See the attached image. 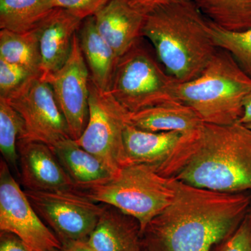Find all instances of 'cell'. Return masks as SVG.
<instances>
[{
    "mask_svg": "<svg viewBox=\"0 0 251 251\" xmlns=\"http://www.w3.org/2000/svg\"><path fill=\"white\" fill-rule=\"evenodd\" d=\"M174 188L173 202L142 233L146 250L210 251L239 227L250 209L251 192H217L175 179Z\"/></svg>",
    "mask_w": 251,
    "mask_h": 251,
    "instance_id": "obj_1",
    "label": "cell"
},
{
    "mask_svg": "<svg viewBox=\"0 0 251 251\" xmlns=\"http://www.w3.org/2000/svg\"><path fill=\"white\" fill-rule=\"evenodd\" d=\"M174 179L217 192H251V130L239 123L204 122Z\"/></svg>",
    "mask_w": 251,
    "mask_h": 251,
    "instance_id": "obj_2",
    "label": "cell"
},
{
    "mask_svg": "<svg viewBox=\"0 0 251 251\" xmlns=\"http://www.w3.org/2000/svg\"><path fill=\"white\" fill-rule=\"evenodd\" d=\"M142 36L151 41L166 72L179 82L197 77L219 49L210 21L191 0L147 15Z\"/></svg>",
    "mask_w": 251,
    "mask_h": 251,
    "instance_id": "obj_3",
    "label": "cell"
},
{
    "mask_svg": "<svg viewBox=\"0 0 251 251\" xmlns=\"http://www.w3.org/2000/svg\"><path fill=\"white\" fill-rule=\"evenodd\" d=\"M251 92V77L228 52L218 49L197 77L178 82L175 94L204 123L232 125L239 123Z\"/></svg>",
    "mask_w": 251,
    "mask_h": 251,
    "instance_id": "obj_4",
    "label": "cell"
},
{
    "mask_svg": "<svg viewBox=\"0 0 251 251\" xmlns=\"http://www.w3.org/2000/svg\"><path fill=\"white\" fill-rule=\"evenodd\" d=\"M82 192L96 202L114 206L134 218L141 234L173 202L175 196L173 178L162 176L141 164L127 165L110 181Z\"/></svg>",
    "mask_w": 251,
    "mask_h": 251,
    "instance_id": "obj_5",
    "label": "cell"
},
{
    "mask_svg": "<svg viewBox=\"0 0 251 251\" xmlns=\"http://www.w3.org/2000/svg\"><path fill=\"white\" fill-rule=\"evenodd\" d=\"M177 83L137 42L119 58L108 92L125 110L133 113L179 101L175 94Z\"/></svg>",
    "mask_w": 251,
    "mask_h": 251,
    "instance_id": "obj_6",
    "label": "cell"
},
{
    "mask_svg": "<svg viewBox=\"0 0 251 251\" xmlns=\"http://www.w3.org/2000/svg\"><path fill=\"white\" fill-rule=\"evenodd\" d=\"M128 113L111 94L99 90L90 80L88 122L80 138L74 140L115 175L128 165L124 143Z\"/></svg>",
    "mask_w": 251,
    "mask_h": 251,
    "instance_id": "obj_7",
    "label": "cell"
},
{
    "mask_svg": "<svg viewBox=\"0 0 251 251\" xmlns=\"http://www.w3.org/2000/svg\"><path fill=\"white\" fill-rule=\"evenodd\" d=\"M24 191L38 215L62 244L87 240L103 209V204L81 191Z\"/></svg>",
    "mask_w": 251,
    "mask_h": 251,
    "instance_id": "obj_8",
    "label": "cell"
},
{
    "mask_svg": "<svg viewBox=\"0 0 251 251\" xmlns=\"http://www.w3.org/2000/svg\"><path fill=\"white\" fill-rule=\"evenodd\" d=\"M0 231L19 237L30 251H62V244L39 217L11 168L0 163Z\"/></svg>",
    "mask_w": 251,
    "mask_h": 251,
    "instance_id": "obj_9",
    "label": "cell"
},
{
    "mask_svg": "<svg viewBox=\"0 0 251 251\" xmlns=\"http://www.w3.org/2000/svg\"><path fill=\"white\" fill-rule=\"evenodd\" d=\"M22 117L24 131L19 139L40 142L53 148L71 138L52 87L40 77H34L6 99Z\"/></svg>",
    "mask_w": 251,
    "mask_h": 251,
    "instance_id": "obj_10",
    "label": "cell"
},
{
    "mask_svg": "<svg viewBox=\"0 0 251 251\" xmlns=\"http://www.w3.org/2000/svg\"><path fill=\"white\" fill-rule=\"evenodd\" d=\"M197 130L146 131L128 123L124 132L128 163L145 165L162 176L174 178L189 158Z\"/></svg>",
    "mask_w": 251,
    "mask_h": 251,
    "instance_id": "obj_11",
    "label": "cell"
},
{
    "mask_svg": "<svg viewBox=\"0 0 251 251\" xmlns=\"http://www.w3.org/2000/svg\"><path fill=\"white\" fill-rule=\"evenodd\" d=\"M90 80V71L77 33L67 62L47 80L52 87L73 140L80 138L88 122Z\"/></svg>",
    "mask_w": 251,
    "mask_h": 251,
    "instance_id": "obj_12",
    "label": "cell"
},
{
    "mask_svg": "<svg viewBox=\"0 0 251 251\" xmlns=\"http://www.w3.org/2000/svg\"><path fill=\"white\" fill-rule=\"evenodd\" d=\"M19 177L24 190L34 191H80L54 153L46 144L18 140Z\"/></svg>",
    "mask_w": 251,
    "mask_h": 251,
    "instance_id": "obj_13",
    "label": "cell"
},
{
    "mask_svg": "<svg viewBox=\"0 0 251 251\" xmlns=\"http://www.w3.org/2000/svg\"><path fill=\"white\" fill-rule=\"evenodd\" d=\"M83 19L67 9L54 8L36 27L41 58V78L47 81L66 64Z\"/></svg>",
    "mask_w": 251,
    "mask_h": 251,
    "instance_id": "obj_14",
    "label": "cell"
},
{
    "mask_svg": "<svg viewBox=\"0 0 251 251\" xmlns=\"http://www.w3.org/2000/svg\"><path fill=\"white\" fill-rule=\"evenodd\" d=\"M146 16L130 0H110L94 16L99 34L120 58L141 37Z\"/></svg>",
    "mask_w": 251,
    "mask_h": 251,
    "instance_id": "obj_15",
    "label": "cell"
},
{
    "mask_svg": "<svg viewBox=\"0 0 251 251\" xmlns=\"http://www.w3.org/2000/svg\"><path fill=\"white\" fill-rule=\"evenodd\" d=\"M87 242L96 251H144L138 221L108 204Z\"/></svg>",
    "mask_w": 251,
    "mask_h": 251,
    "instance_id": "obj_16",
    "label": "cell"
},
{
    "mask_svg": "<svg viewBox=\"0 0 251 251\" xmlns=\"http://www.w3.org/2000/svg\"><path fill=\"white\" fill-rule=\"evenodd\" d=\"M52 149L64 171L81 191L105 184L115 175L95 155L72 138L59 142Z\"/></svg>",
    "mask_w": 251,
    "mask_h": 251,
    "instance_id": "obj_17",
    "label": "cell"
},
{
    "mask_svg": "<svg viewBox=\"0 0 251 251\" xmlns=\"http://www.w3.org/2000/svg\"><path fill=\"white\" fill-rule=\"evenodd\" d=\"M77 35L92 83L99 90L108 92L118 57L99 34L94 16L83 20Z\"/></svg>",
    "mask_w": 251,
    "mask_h": 251,
    "instance_id": "obj_18",
    "label": "cell"
},
{
    "mask_svg": "<svg viewBox=\"0 0 251 251\" xmlns=\"http://www.w3.org/2000/svg\"><path fill=\"white\" fill-rule=\"evenodd\" d=\"M203 123L196 111L179 101L128 113V124L146 131L191 133Z\"/></svg>",
    "mask_w": 251,
    "mask_h": 251,
    "instance_id": "obj_19",
    "label": "cell"
},
{
    "mask_svg": "<svg viewBox=\"0 0 251 251\" xmlns=\"http://www.w3.org/2000/svg\"><path fill=\"white\" fill-rule=\"evenodd\" d=\"M0 59L41 76V58L36 29L27 32L0 31Z\"/></svg>",
    "mask_w": 251,
    "mask_h": 251,
    "instance_id": "obj_20",
    "label": "cell"
},
{
    "mask_svg": "<svg viewBox=\"0 0 251 251\" xmlns=\"http://www.w3.org/2000/svg\"><path fill=\"white\" fill-rule=\"evenodd\" d=\"M54 9L53 0H0V28L27 32Z\"/></svg>",
    "mask_w": 251,
    "mask_h": 251,
    "instance_id": "obj_21",
    "label": "cell"
},
{
    "mask_svg": "<svg viewBox=\"0 0 251 251\" xmlns=\"http://www.w3.org/2000/svg\"><path fill=\"white\" fill-rule=\"evenodd\" d=\"M218 27L231 31L251 28V0H191Z\"/></svg>",
    "mask_w": 251,
    "mask_h": 251,
    "instance_id": "obj_22",
    "label": "cell"
},
{
    "mask_svg": "<svg viewBox=\"0 0 251 251\" xmlns=\"http://www.w3.org/2000/svg\"><path fill=\"white\" fill-rule=\"evenodd\" d=\"M24 131V123L21 115L8 102L0 98V151L2 159L11 171L19 176L18 140Z\"/></svg>",
    "mask_w": 251,
    "mask_h": 251,
    "instance_id": "obj_23",
    "label": "cell"
},
{
    "mask_svg": "<svg viewBox=\"0 0 251 251\" xmlns=\"http://www.w3.org/2000/svg\"><path fill=\"white\" fill-rule=\"evenodd\" d=\"M211 28L216 48L228 52L251 78V28L241 31H227L211 22Z\"/></svg>",
    "mask_w": 251,
    "mask_h": 251,
    "instance_id": "obj_24",
    "label": "cell"
},
{
    "mask_svg": "<svg viewBox=\"0 0 251 251\" xmlns=\"http://www.w3.org/2000/svg\"><path fill=\"white\" fill-rule=\"evenodd\" d=\"M34 77L38 76L24 68L0 59V98L9 99Z\"/></svg>",
    "mask_w": 251,
    "mask_h": 251,
    "instance_id": "obj_25",
    "label": "cell"
},
{
    "mask_svg": "<svg viewBox=\"0 0 251 251\" xmlns=\"http://www.w3.org/2000/svg\"><path fill=\"white\" fill-rule=\"evenodd\" d=\"M210 251H251L250 212L230 235L214 246Z\"/></svg>",
    "mask_w": 251,
    "mask_h": 251,
    "instance_id": "obj_26",
    "label": "cell"
},
{
    "mask_svg": "<svg viewBox=\"0 0 251 251\" xmlns=\"http://www.w3.org/2000/svg\"><path fill=\"white\" fill-rule=\"evenodd\" d=\"M110 0H53L54 8L67 9L79 17L93 16Z\"/></svg>",
    "mask_w": 251,
    "mask_h": 251,
    "instance_id": "obj_27",
    "label": "cell"
},
{
    "mask_svg": "<svg viewBox=\"0 0 251 251\" xmlns=\"http://www.w3.org/2000/svg\"><path fill=\"white\" fill-rule=\"evenodd\" d=\"M0 251H30L24 242L11 232L0 233Z\"/></svg>",
    "mask_w": 251,
    "mask_h": 251,
    "instance_id": "obj_28",
    "label": "cell"
},
{
    "mask_svg": "<svg viewBox=\"0 0 251 251\" xmlns=\"http://www.w3.org/2000/svg\"><path fill=\"white\" fill-rule=\"evenodd\" d=\"M133 6L140 11L148 15L156 9L168 6V5L175 4V3L183 2L188 0H130Z\"/></svg>",
    "mask_w": 251,
    "mask_h": 251,
    "instance_id": "obj_29",
    "label": "cell"
},
{
    "mask_svg": "<svg viewBox=\"0 0 251 251\" xmlns=\"http://www.w3.org/2000/svg\"><path fill=\"white\" fill-rule=\"evenodd\" d=\"M62 251H96L86 241H69L62 243Z\"/></svg>",
    "mask_w": 251,
    "mask_h": 251,
    "instance_id": "obj_30",
    "label": "cell"
},
{
    "mask_svg": "<svg viewBox=\"0 0 251 251\" xmlns=\"http://www.w3.org/2000/svg\"><path fill=\"white\" fill-rule=\"evenodd\" d=\"M239 124L244 125L251 124V92L244 99L243 115Z\"/></svg>",
    "mask_w": 251,
    "mask_h": 251,
    "instance_id": "obj_31",
    "label": "cell"
},
{
    "mask_svg": "<svg viewBox=\"0 0 251 251\" xmlns=\"http://www.w3.org/2000/svg\"><path fill=\"white\" fill-rule=\"evenodd\" d=\"M245 126L251 130V124H249V125H246Z\"/></svg>",
    "mask_w": 251,
    "mask_h": 251,
    "instance_id": "obj_32",
    "label": "cell"
},
{
    "mask_svg": "<svg viewBox=\"0 0 251 251\" xmlns=\"http://www.w3.org/2000/svg\"><path fill=\"white\" fill-rule=\"evenodd\" d=\"M249 212H250V214H251V203L250 209H249Z\"/></svg>",
    "mask_w": 251,
    "mask_h": 251,
    "instance_id": "obj_33",
    "label": "cell"
},
{
    "mask_svg": "<svg viewBox=\"0 0 251 251\" xmlns=\"http://www.w3.org/2000/svg\"><path fill=\"white\" fill-rule=\"evenodd\" d=\"M144 251H149L146 250V249H144Z\"/></svg>",
    "mask_w": 251,
    "mask_h": 251,
    "instance_id": "obj_34",
    "label": "cell"
}]
</instances>
